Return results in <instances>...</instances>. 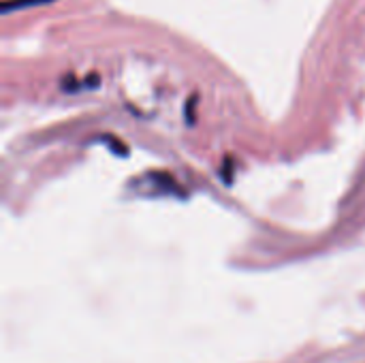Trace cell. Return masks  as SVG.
I'll return each mask as SVG.
<instances>
[{
	"instance_id": "obj_1",
	"label": "cell",
	"mask_w": 365,
	"mask_h": 363,
	"mask_svg": "<svg viewBox=\"0 0 365 363\" xmlns=\"http://www.w3.org/2000/svg\"><path fill=\"white\" fill-rule=\"evenodd\" d=\"M47 2H53V0H4L0 4V11L6 15V13L19 11V9H30V6H38V4H47Z\"/></svg>"
}]
</instances>
